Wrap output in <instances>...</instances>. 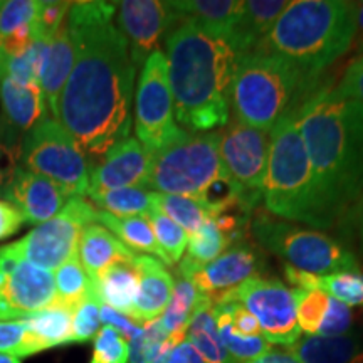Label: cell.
Here are the masks:
<instances>
[{"label": "cell", "instance_id": "obj_4", "mask_svg": "<svg viewBox=\"0 0 363 363\" xmlns=\"http://www.w3.org/2000/svg\"><path fill=\"white\" fill-rule=\"evenodd\" d=\"M357 2L296 0L252 52L274 54L321 74L353 45Z\"/></svg>", "mask_w": 363, "mask_h": 363}, {"label": "cell", "instance_id": "obj_52", "mask_svg": "<svg viewBox=\"0 0 363 363\" xmlns=\"http://www.w3.org/2000/svg\"><path fill=\"white\" fill-rule=\"evenodd\" d=\"M357 51L363 52V2H357L355 13V38H353Z\"/></svg>", "mask_w": 363, "mask_h": 363}, {"label": "cell", "instance_id": "obj_1", "mask_svg": "<svg viewBox=\"0 0 363 363\" xmlns=\"http://www.w3.org/2000/svg\"><path fill=\"white\" fill-rule=\"evenodd\" d=\"M115 12L113 2H72L66 19L76 56L56 120L86 157L101 158L130 138L133 125L136 67Z\"/></svg>", "mask_w": 363, "mask_h": 363}, {"label": "cell", "instance_id": "obj_33", "mask_svg": "<svg viewBox=\"0 0 363 363\" xmlns=\"http://www.w3.org/2000/svg\"><path fill=\"white\" fill-rule=\"evenodd\" d=\"M54 284H56V303L71 310H76L93 289V283L86 274L78 254H74L71 259L56 269Z\"/></svg>", "mask_w": 363, "mask_h": 363}, {"label": "cell", "instance_id": "obj_39", "mask_svg": "<svg viewBox=\"0 0 363 363\" xmlns=\"http://www.w3.org/2000/svg\"><path fill=\"white\" fill-rule=\"evenodd\" d=\"M22 135L0 116V195L4 197L21 162Z\"/></svg>", "mask_w": 363, "mask_h": 363}, {"label": "cell", "instance_id": "obj_38", "mask_svg": "<svg viewBox=\"0 0 363 363\" xmlns=\"http://www.w3.org/2000/svg\"><path fill=\"white\" fill-rule=\"evenodd\" d=\"M316 289H321L348 308L363 306V272L358 269L318 276Z\"/></svg>", "mask_w": 363, "mask_h": 363}, {"label": "cell", "instance_id": "obj_5", "mask_svg": "<svg viewBox=\"0 0 363 363\" xmlns=\"http://www.w3.org/2000/svg\"><path fill=\"white\" fill-rule=\"evenodd\" d=\"M320 76L274 54H244L238 59L230 84L235 121L271 133L316 93Z\"/></svg>", "mask_w": 363, "mask_h": 363}, {"label": "cell", "instance_id": "obj_20", "mask_svg": "<svg viewBox=\"0 0 363 363\" xmlns=\"http://www.w3.org/2000/svg\"><path fill=\"white\" fill-rule=\"evenodd\" d=\"M286 0H247L229 35L238 56L252 52L286 11Z\"/></svg>", "mask_w": 363, "mask_h": 363}, {"label": "cell", "instance_id": "obj_30", "mask_svg": "<svg viewBox=\"0 0 363 363\" xmlns=\"http://www.w3.org/2000/svg\"><path fill=\"white\" fill-rule=\"evenodd\" d=\"M170 7L179 13L180 19L195 21L211 26L217 30L229 34L238 21L242 0H179L169 2Z\"/></svg>", "mask_w": 363, "mask_h": 363}, {"label": "cell", "instance_id": "obj_11", "mask_svg": "<svg viewBox=\"0 0 363 363\" xmlns=\"http://www.w3.org/2000/svg\"><path fill=\"white\" fill-rule=\"evenodd\" d=\"M96 217L98 211L84 197H69L57 216L34 227L13 244L22 261L45 271L59 269L78 254L81 233L86 225L94 224Z\"/></svg>", "mask_w": 363, "mask_h": 363}, {"label": "cell", "instance_id": "obj_12", "mask_svg": "<svg viewBox=\"0 0 363 363\" xmlns=\"http://www.w3.org/2000/svg\"><path fill=\"white\" fill-rule=\"evenodd\" d=\"M240 303L259 323L261 335L269 345L293 347L301 338L296 321L293 289L278 279L252 276L216 299Z\"/></svg>", "mask_w": 363, "mask_h": 363}, {"label": "cell", "instance_id": "obj_28", "mask_svg": "<svg viewBox=\"0 0 363 363\" xmlns=\"http://www.w3.org/2000/svg\"><path fill=\"white\" fill-rule=\"evenodd\" d=\"M96 222L115 234L130 251L147 252V256H155V259L163 264H169L167 256L158 246L152 225L145 217H116L98 211Z\"/></svg>", "mask_w": 363, "mask_h": 363}, {"label": "cell", "instance_id": "obj_19", "mask_svg": "<svg viewBox=\"0 0 363 363\" xmlns=\"http://www.w3.org/2000/svg\"><path fill=\"white\" fill-rule=\"evenodd\" d=\"M131 262L138 271L140 284L130 320L143 326L148 321L160 318L165 311L174 294L175 279L162 261L147 254H142V256L136 254Z\"/></svg>", "mask_w": 363, "mask_h": 363}, {"label": "cell", "instance_id": "obj_17", "mask_svg": "<svg viewBox=\"0 0 363 363\" xmlns=\"http://www.w3.org/2000/svg\"><path fill=\"white\" fill-rule=\"evenodd\" d=\"M4 199L19 208L27 224L39 225L57 216L69 197L54 182L19 165Z\"/></svg>", "mask_w": 363, "mask_h": 363}, {"label": "cell", "instance_id": "obj_45", "mask_svg": "<svg viewBox=\"0 0 363 363\" xmlns=\"http://www.w3.org/2000/svg\"><path fill=\"white\" fill-rule=\"evenodd\" d=\"M150 363H203L184 333L169 335Z\"/></svg>", "mask_w": 363, "mask_h": 363}, {"label": "cell", "instance_id": "obj_23", "mask_svg": "<svg viewBox=\"0 0 363 363\" xmlns=\"http://www.w3.org/2000/svg\"><path fill=\"white\" fill-rule=\"evenodd\" d=\"M74 43H72L69 27L65 22L54 34L49 51L48 65L44 67L40 78V91H43L45 106L51 118H57V106L65 86L69 79L72 66H74Z\"/></svg>", "mask_w": 363, "mask_h": 363}, {"label": "cell", "instance_id": "obj_40", "mask_svg": "<svg viewBox=\"0 0 363 363\" xmlns=\"http://www.w3.org/2000/svg\"><path fill=\"white\" fill-rule=\"evenodd\" d=\"M169 338L165 328L162 326L160 318L157 320L148 321L142 326V330L138 331V335L133 337L128 342L130 347V363H150L152 358L157 355V352L160 350L163 342Z\"/></svg>", "mask_w": 363, "mask_h": 363}, {"label": "cell", "instance_id": "obj_7", "mask_svg": "<svg viewBox=\"0 0 363 363\" xmlns=\"http://www.w3.org/2000/svg\"><path fill=\"white\" fill-rule=\"evenodd\" d=\"M219 133H189L152 153L148 189L201 201L216 182L229 177L219 157Z\"/></svg>", "mask_w": 363, "mask_h": 363}, {"label": "cell", "instance_id": "obj_50", "mask_svg": "<svg viewBox=\"0 0 363 363\" xmlns=\"http://www.w3.org/2000/svg\"><path fill=\"white\" fill-rule=\"evenodd\" d=\"M26 224L24 216L11 202L0 201V240L12 238Z\"/></svg>", "mask_w": 363, "mask_h": 363}, {"label": "cell", "instance_id": "obj_16", "mask_svg": "<svg viewBox=\"0 0 363 363\" xmlns=\"http://www.w3.org/2000/svg\"><path fill=\"white\" fill-rule=\"evenodd\" d=\"M56 303L51 271L22 261L0 286V321L24 320Z\"/></svg>", "mask_w": 363, "mask_h": 363}, {"label": "cell", "instance_id": "obj_26", "mask_svg": "<svg viewBox=\"0 0 363 363\" xmlns=\"http://www.w3.org/2000/svg\"><path fill=\"white\" fill-rule=\"evenodd\" d=\"M91 283H93L94 293L103 305L130 318L140 284L138 271L133 262H118Z\"/></svg>", "mask_w": 363, "mask_h": 363}, {"label": "cell", "instance_id": "obj_21", "mask_svg": "<svg viewBox=\"0 0 363 363\" xmlns=\"http://www.w3.org/2000/svg\"><path fill=\"white\" fill-rule=\"evenodd\" d=\"M136 254L101 224L86 225L78 244V257L91 281H96L104 271L118 262L133 261Z\"/></svg>", "mask_w": 363, "mask_h": 363}, {"label": "cell", "instance_id": "obj_55", "mask_svg": "<svg viewBox=\"0 0 363 363\" xmlns=\"http://www.w3.org/2000/svg\"><path fill=\"white\" fill-rule=\"evenodd\" d=\"M362 59H363V56H362Z\"/></svg>", "mask_w": 363, "mask_h": 363}, {"label": "cell", "instance_id": "obj_43", "mask_svg": "<svg viewBox=\"0 0 363 363\" xmlns=\"http://www.w3.org/2000/svg\"><path fill=\"white\" fill-rule=\"evenodd\" d=\"M38 0H7L0 2V44L26 24H33L38 13Z\"/></svg>", "mask_w": 363, "mask_h": 363}, {"label": "cell", "instance_id": "obj_44", "mask_svg": "<svg viewBox=\"0 0 363 363\" xmlns=\"http://www.w3.org/2000/svg\"><path fill=\"white\" fill-rule=\"evenodd\" d=\"M35 353L38 350L24 321H0V355L24 358Z\"/></svg>", "mask_w": 363, "mask_h": 363}, {"label": "cell", "instance_id": "obj_10", "mask_svg": "<svg viewBox=\"0 0 363 363\" xmlns=\"http://www.w3.org/2000/svg\"><path fill=\"white\" fill-rule=\"evenodd\" d=\"M136 140L152 155L184 135L175 120L167 57L160 49L145 61L135 96Z\"/></svg>", "mask_w": 363, "mask_h": 363}, {"label": "cell", "instance_id": "obj_46", "mask_svg": "<svg viewBox=\"0 0 363 363\" xmlns=\"http://www.w3.org/2000/svg\"><path fill=\"white\" fill-rule=\"evenodd\" d=\"M352 325V308H348L347 305H343V303H340L330 296L328 310H326L323 323H321L318 335H315V337H342V335L350 333Z\"/></svg>", "mask_w": 363, "mask_h": 363}, {"label": "cell", "instance_id": "obj_13", "mask_svg": "<svg viewBox=\"0 0 363 363\" xmlns=\"http://www.w3.org/2000/svg\"><path fill=\"white\" fill-rule=\"evenodd\" d=\"M219 157L225 174L240 189L249 211L262 201L269 153V133L239 121L220 131Z\"/></svg>", "mask_w": 363, "mask_h": 363}, {"label": "cell", "instance_id": "obj_25", "mask_svg": "<svg viewBox=\"0 0 363 363\" xmlns=\"http://www.w3.org/2000/svg\"><path fill=\"white\" fill-rule=\"evenodd\" d=\"M185 337L203 363H238L227 353L222 343L212 311V301L203 294L190 318Z\"/></svg>", "mask_w": 363, "mask_h": 363}, {"label": "cell", "instance_id": "obj_37", "mask_svg": "<svg viewBox=\"0 0 363 363\" xmlns=\"http://www.w3.org/2000/svg\"><path fill=\"white\" fill-rule=\"evenodd\" d=\"M145 219L152 225L158 246H160L163 254L167 256L169 264L180 262L189 244L187 233L180 225H177L174 220H170L169 217L163 216L160 211H157L155 207L145 216Z\"/></svg>", "mask_w": 363, "mask_h": 363}, {"label": "cell", "instance_id": "obj_36", "mask_svg": "<svg viewBox=\"0 0 363 363\" xmlns=\"http://www.w3.org/2000/svg\"><path fill=\"white\" fill-rule=\"evenodd\" d=\"M296 321L299 331L306 337L318 335L323 318L330 305V296L321 289H298L293 288Z\"/></svg>", "mask_w": 363, "mask_h": 363}, {"label": "cell", "instance_id": "obj_15", "mask_svg": "<svg viewBox=\"0 0 363 363\" xmlns=\"http://www.w3.org/2000/svg\"><path fill=\"white\" fill-rule=\"evenodd\" d=\"M152 172V155L138 140L130 136L104 153L89 170V195L118 189H147Z\"/></svg>", "mask_w": 363, "mask_h": 363}, {"label": "cell", "instance_id": "obj_2", "mask_svg": "<svg viewBox=\"0 0 363 363\" xmlns=\"http://www.w3.org/2000/svg\"><path fill=\"white\" fill-rule=\"evenodd\" d=\"M165 57L175 120L189 133L229 123L230 84L239 59L229 35L185 19L167 38Z\"/></svg>", "mask_w": 363, "mask_h": 363}, {"label": "cell", "instance_id": "obj_14", "mask_svg": "<svg viewBox=\"0 0 363 363\" xmlns=\"http://www.w3.org/2000/svg\"><path fill=\"white\" fill-rule=\"evenodd\" d=\"M116 6V27L128 43L135 67L143 66L145 61L158 51L163 34L182 21L169 2L160 0H125Z\"/></svg>", "mask_w": 363, "mask_h": 363}, {"label": "cell", "instance_id": "obj_54", "mask_svg": "<svg viewBox=\"0 0 363 363\" xmlns=\"http://www.w3.org/2000/svg\"><path fill=\"white\" fill-rule=\"evenodd\" d=\"M362 235H363V219H362Z\"/></svg>", "mask_w": 363, "mask_h": 363}, {"label": "cell", "instance_id": "obj_24", "mask_svg": "<svg viewBox=\"0 0 363 363\" xmlns=\"http://www.w3.org/2000/svg\"><path fill=\"white\" fill-rule=\"evenodd\" d=\"M288 352L301 363H363V340L352 331L342 337H301Z\"/></svg>", "mask_w": 363, "mask_h": 363}, {"label": "cell", "instance_id": "obj_3", "mask_svg": "<svg viewBox=\"0 0 363 363\" xmlns=\"http://www.w3.org/2000/svg\"><path fill=\"white\" fill-rule=\"evenodd\" d=\"M331 224L363 195V104L335 88H318L296 115Z\"/></svg>", "mask_w": 363, "mask_h": 363}, {"label": "cell", "instance_id": "obj_34", "mask_svg": "<svg viewBox=\"0 0 363 363\" xmlns=\"http://www.w3.org/2000/svg\"><path fill=\"white\" fill-rule=\"evenodd\" d=\"M153 207L174 220L177 225H180L189 238L197 233L208 219L207 211L201 203L194 199L180 197V195L153 192Z\"/></svg>", "mask_w": 363, "mask_h": 363}, {"label": "cell", "instance_id": "obj_49", "mask_svg": "<svg viewBox=\"0 0 363 363\" xmlns=\"http://www.w3.org/2000/svg\"><path fill=\"white\" fill-rule=\"evenodd\" d=\"M99 318H101V323L116 328L126 340H128V342L133 337H136L138 331L142 330V326L136 325L133 320H130V318L123 315V313H118L116 310H113V308L103 305V303L101 306H99Z\"/></svg>", "mask_w": 363, "mask_h": 363}, {"label": "cell", "instance_id": "obj_9", "mask_svg": "<svg viewBox=\"0 0 363 363\" xmlns=\"http://www.w3.org/2000/svg\"><path fill=\"white\" fill-rule=\"evenodd\" d=\"M19 165L54 182L67 197H84L88 194V157L51 116H45L22 136Z\"/></svg>", "mask_w": 363, "mask_h": 363}, {"label": "cell", "instance_id": "obj_41", "mask_svg": "<svg viewBox=\"0 0 363 363\" xmlns=\"http://www.w3.org/2000/svg\"><path fill=\"white\" fill-rule=\"evenodd\" d=\"M128 340L113 326L104 325L94 337L93 357L89 363H128Z\"/></svg>", "mask_w": 363, "mask_h": 363}, {"label": "cell", "instance_id": "obj_29", "mask_svg": "<svg viewBox=\"0 0 363 363\" xmlns=\"http://www.w3.org/2000/svg\"><path fill=\"white\" fill-rule=\"evenodd\" d=\"M230 244H234V239L222 233L212 217H208L206 224L189 238L187 249H185L187 254L180 261V274L184 278H190L195 271L225 252Z\"/></svg>", "mask_w": 363, "mask_h": 363}, {"label": "cell", "instance_id": "obj_51", "mask_svg": "<svg viewBox=\"0 0 363 363\" xmlns=\"http://www.w3.org/2000/svg\"><path fill=\"white\" fill-rule=\"evenodd\" d=\"M249 363H301L298 358H294L289 352L284 350H271L266 353L264 357L257 358V360H252Z\"/></svg>", "mask_w": 363, "mask_h": 363}, {"label": "cell", "instance_id": "obj_47", "mask_svg": "<svg viewBox=\"0 0 363 363\" xmlns=\"http://www.w3.org/2000/svg\"><path fill=\"white\" fill-rule=\"evenodd\" d=\"M71 4L72 2H54V0H43V2H39L34 21L38 30L49 35L56 34V30L67 19Z\"/></svg>", "mask_w": 363, "mask_h": 363}, {"label": "cell", "instance_id": "obj_32", "mask_svg": "<svg viewBox=\"0 0 363 363\" xmlns=\"http://www.w3.org/2000/svg\"><path fill=\"white\" fill-rule=\"evenodd\" d=\"M202 299V294L195 288L192 281L180 276L175 281L174 294H172L170 303L167 305L165 311L162 313L160 321L162 326L169 335L184 333L187 331V325L192 318L195 308Z\"/></svg>", "mask_w": 363, "mask_h": 363}, {"label": "cell", "instance_id": "obj_18", "mask_svg": "<svg viewBox=\"0 0 363 363\" xmlns=\"http://www.w3.org/2000/svg\"><path fill=\"white\" fill-rule=\"evenodd\" d=\"M259 267L261 262L256 251L247 244H238L195 271L187 279L192 281L199 293L214 303L224 293L256 276Z\"/></svg>", "mask_w": 363, "mask_h": 363}, {"label": "cell", "instance_id": "obj_27", "mask_svg": "<svg viewBox=\"0 0 363 363\" xmlns=\"http://www.w3.org/2000/svg\"><path fill=\"white\" fill-rule=\"evenodd\" d=\"M72 315L74 310L54 303L49 308L33 313L22 320L38 353L71 343Z\"/></svg>", "mask_w": 363, "mask_h": 363}, {"label": "cell", "instance_id": "obj_22", "mask_svg": "<svg viewBox=\"0 0 363 363\" xmlns=\"http://www.w3.org/2000/svg\"><path fill=\"white\" fill-rule=\"evenodd\" d=\"M0 116L22 136L49 115L39 84L24 86L9 78H0Z\"/></svg>", "mask_w": 363, "mask_h": 363}, {"label": "cell", "instance_id": "obj_6", "mask_svg": "<svg viewBox=\"0 0 363 363\" xmlns=\"http://www.w3.org/2000/svg\"><path fill=\"white\" fill-rule=\"evenodd\" d=\"M296 115L283 118L269 133L262 201L266 211L279 219L326 229L333 224L318 194L313 167L296 125Z\"/></svg>", "mask_w": 363, "mask_h": 363}, {"label": "cell", "instance_id": "obj_8", "mask_svg": "<svg viewBox=\"0 0 363 363\" xmlns=\"http://www.w3.org/2000/svg\"><path fill=\"white\" fill-rule=\"evenodd\" d=\"M252 233L262 247L269 249L286 264L315 276H328L342 271H357L358 261L343 244L318 230H308L257 214Z\"/></svg>", "mask_w": 363, "mask_h": 363}, {"label": "cell", "instance_id": "obj_31", "mask_svg": "<svg viewBox=\"0 0 363 363\" xmlns=\"http://www.w3.org/2000/svg\"><path fill=\"white\" fill-rule=\"evenodd\" d=\"M89 199L101 212L116 217H145L153 208V190L147 189H118L89 195Z\"/></svg>", "mask_w": 363, "mask_h": 363}, {"label": "cell", "instance_id": "obj_53", "mask_svg": "<svg viewBox=\"0 0 363 363\" xmlns=\"http://www.w3.org/2000/svg\"><path fill=\"white\" fill-rule=\"evenodd\" d=\"M0 363H21V358L11 355H0Z\"/></svg>", "mask_w": 363, "mask_h": 363}, {"label": "cell", "instance_id": "obj_42", "mask_svg": "<svg viewBox=\"0 0 363 363\" xmlns=\"http://www.w3.org/2000/svg\"><path fill=\"white\" fill-rule=\"evenodd\" d=\"M99 306H101V301L98 299L94 289H91L89 296L76 308L72 315L71 343H84L96 337L101 326Z\"/></svg>", "mask_w": 363, "mask_h": 363}, {"label": "cell", "instance_id": "obj_48", "mask_svg": "<svg viewBox=\"0 0 363 363\" xmlns=\"http://www.w3.org/2000/svg\"><path fill=\"white\" fill-rule=\"evenodd\" d=\"M337 93L343 98L363 104V59L358 57L345 71L342 81L337 86Z\"/></svg>", "mask_w": 363, "mask_h": 363}, {"label": "cell", "instance_id": "obj_35", "mask_svg": "<svg viewBox=\"0 0 363 363\" xmlns=\"http://www.w3.org/2000/svg\"><path fill=\"white\" fill-rule=\"evenodd\" d=\"M212 311H214V320L222 343H224L227 353L238 363H249L252 360H257V358L264 357L266 353L272 350V345L267 343L262 337L246 338L235 333L229 323V320H227L225 313L219 310L217 306L212 305Z\"/></svg>", "mask_w": 363, "mask_h": 363}]
</instances>
